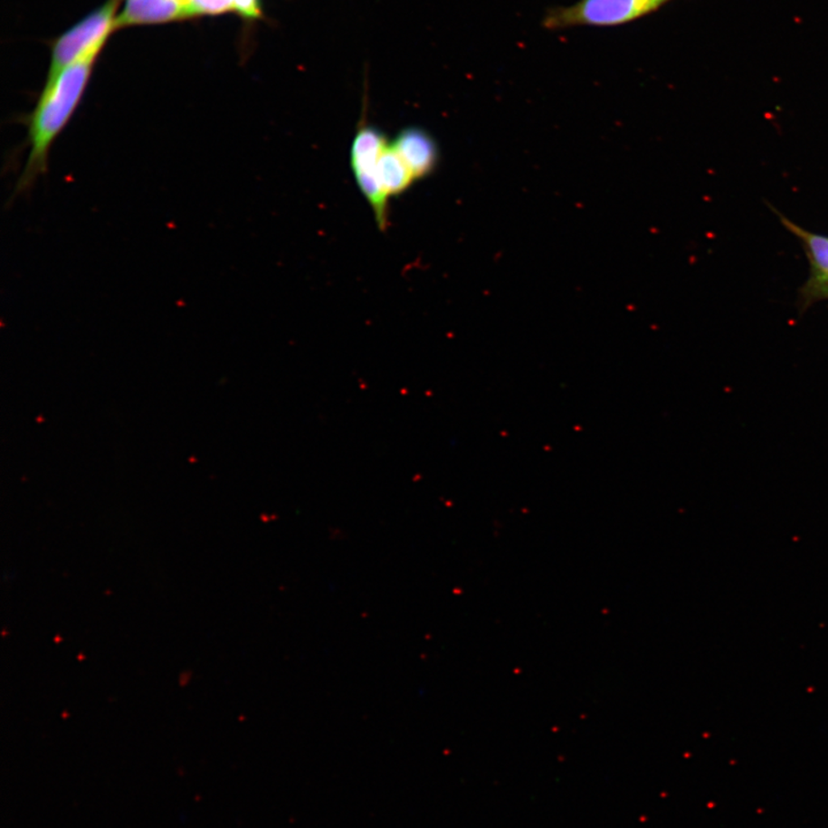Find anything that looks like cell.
<instances>
[{
    "mask_svg": "<svg viewBox=\"0 0 828 828\" xmlns=\"http://www.w3.org/2000/svg\"><path fill=\"white\" fill-rule=\"evenodd\" d=\"M96 59H82L46 79L35 109L24 120L29 154L15 195L28 193L48 173L51 148L82 103Z\"/></svg>",
    "mask_w": 828,
    "mask_h": 828,
    "instance_id": "6da1fadb",
    "label": "cell"
},
{
    "mask_svg": "<svg viewBox=\"0 0 828 828\" xmlns=\"http://www.w3.org/2000/svg\"><path fill=\"white\" fill-rule=\"evenodd\" d=\"M673 0H577L568 6L549 8L543 15L547 31L576 27H619L660 11Z\"/></svg>",
    "mask_w": 828,
    "mask_h": 828,
    "instance_id": "7a4b0ae2",
    "label": "cell"
},
{
    "mask_svg": "<svg viewBox=\"0 0 828 828\" xmlns=\"http://www.w3.org/2000/svg\"><path fill=\"white\" fill-rule=\"evenodd\" d=\"M118 0H109L86 18L63 33L55 41L51 58L48 79L53 78L63 68L82 59L99 54L113 29H116Z\"/></svg>",
    "mask_w": 828,
    "mask_h": 828,
    "instance_id": "3957f363",
    "label": "cell"
},
{
    "mask_svg": "<svg viewBox=\"0 0 828 828\" xmlns=\"http://www.w3.org/2000/svg\"><path fill=\"white\" fill-rule=\"evenodd\" d=\"M388 141L375 126L360 123L351 146V168L360 191L375 214L377 226L385 232L389 223V197L377 176V161Z\"/></svg>",
    "mask_w": 828,
    "mask_h": 828,
    "instance_id": "277c9868",
    "label": "cell"
},
{
    "mask_svg": "<svg viewBox=\"0 0 828 828\" xmlns=\"http://www.w3.org/2000/svg\"><path fill=\"white\" fill-rule=\"evenodd\" d=\"M776 214L785 229L800 240L809 261V278L800 290L802 307L828 300V236L806 231L778 211Z\"/></svg>",
    "mask_w": 828,
    "mask_h": 828,
    "instance_id": "5b68a950",
    "label": "cell"
},
{
    "mask_svg": "<svg viewBox=\"0 0 828 828\" xmlns=\"http://www.w3.org/2000/svg\"><path fill=\"white\" fill-rule=\"evenodd\" d=\"M390 146L404 161L414 180L432 176L440 161V150L433 136L419 127H406Z\"/></svg>",
    "mask_w": 828,
    "mask_h": 828,
    "instance_id": "8992f818",
    "label": "cell"
},
{
    "mask_svg": "<svg viewBox=\"0 0 828 828\" xmlns=\"http://www.w3.org/2000/svg\"><path fill=\"white\" fill-rule=\"evenodd\" d=\"M190 0H126L117 28L164 24L193 16Z\"/></svg>",
    "mask_w": 828,
    "mask_h": 828,
    "instance_id": "52a82bcc",
    "label": "cell"
},
{
    "mask_svg": "<svg viewBox=\"0 0 828 828\" xmlns=\"http://www.w3.org/2000/svg\"><path fill=\"white\" fill-rule=\"evenodd\" d=\"M377 176L382 189L388 197L404 194L415 181L410 169L390 143L386 144L377 161Z\"/></svg>",
    "mask_w": 828,
    "mask_h": 828,
    "instance_id": "ba28073f",
    "label": "cell"
},
{
    "mask_svg": "<svg viewBox=\"0 0 828 828\" xmlns=\"http://www.w3.org/2000/svg\"><path fill=\"white\" fill-rule=\"evenodd\" d=\"M190 6L194 15L235 11L233 0H190Z\"/></svg>",
    "mask_w": 828,
    "mask_h": 828,
    "instance_id": "9c48e42d",
    "label": "cell"
}]
</instances>
